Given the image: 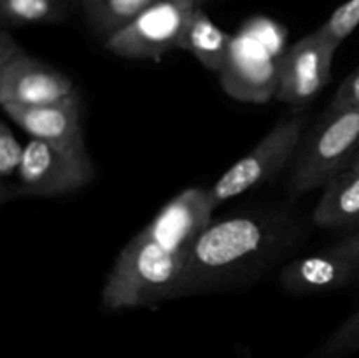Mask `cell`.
I'll return each mask as SVG.
<instances>
[{
    "label": "cell",
    "instance_id": "cell-1",
    "mask_svg": "<svg viewBox=\"0 0 359 358\" xmlns=\"http://www.w3.org/2000/svg\"><path fill=\"white\" fill-rule=\"evenodd\" d=\"M284 239L280 220L262 214L212 221L189 251L179 298L235 286L272 262Z\"/></svg>",
    "mask_w": 359,
    "mask_h": 358
},
{
    "label": "cell",
    "instance_id": "cell-2",
    "mask_svg": "<svg viewBox=\"0 0 359 358\" xmlns=\"http://www.w3.org/2000/svg\"><path fill=\"white\" fill-rule=\"evenodd\" d=\"M186 262V255L161 248L140 232L121 249L107 274L102 305L121 311L179 298Z\"/></svg>",
    "mask_w": 359,
    "mask_h": 358
},
{
    "label": "cell",
    "instance_id": "cell-3",
    "mask_svg": "<svg viewBox=\"0 0 359 358\" xmlns=\"http://www.w3.org/2000/svg\"><path fill=\"white\" fill-rule=\"evenodd\" d=\"M359 150V107H328L304 135L293 160L287 188L293 197L323 188L353 165Z\"/></svg>",
    "mask_w": 359,
    "mask_h": 358
},
{
    "label": "cell",
    "instance_id": "cell-4",
    "mask_svg": "<svg viewBox=\"0 0 359 358\" xmlns=\"http://www.w3.org/2000/svg\"><path fill=\"white\" fill-rule=\"evenodd\" d=\"M307 121L305 112H293L280 119L245 157L235 161L214 183L212 188H209L216 206L265 185L293 161L305 135Z\"/></svg>",
    "mask_w": 359,
    "mask_h": 358
},
{
    "label": "cell",
    "instance_id": "cell-5",
    "mask_svg": "<svg viewBox=\"0 0 359 358\" xmlns=\"http://www.w3.org/2000/svg\"><path fill=\"white\" fill-rule=\"evenodd\" d=\"M202 0H156L123 30L105 41V49L119 58L160 62L179 49L191 13Z\"/></svg>",
    "mask_w": 359,
    "mask_h": 358
},
{
    "label": "cell",
    "instance_id": "cell-6",
    "mask_svg": "<svg viewBox=\"0 0 359 358\" xmlns=\"http://www.w3.org/2000/svg\"><path fill=\"white\" fill-rule=\"evenodd\" d=\"M95 178L88 150L56 146L39 139L25 144L18 197H63L86 188Z\"/></svg>",
    "mask_w": 359,
    "mask_h": 358
},
{
    "label": "cell",
    "instance_id": "cell-7",
    "mask_svg": "<svg viewBox=\"0 0 359 358\" xmlns=\"http://www.w3.org/2000/svg\"><path fill=\"white\" fill-rule=\"evenodd\" d=\"M72 79L25 51L9 28L0 34V105H48L76 93Z\"/></svg>",
    "mask_w": 359,
    "mask_h": 358
},
{
    "label": "cell",
    "instance_id": "cell-8",
    "mask_svg": "<svg viewBox=\"0 0 359 358\" xmlns=\"http://www.w3.org/2000/svg\"><path fill=\"white\" fill-rule=\"evenodd\" d=\"M337 49L319 28L294 42L277 67V100L298 109L311 104L332 79Z\"/></svg>",
    "mask_w": 359,
    "mask_h": 358
},
{
    "label": "cell",
    "instance_id": "cell-9",
    "mask_svg": "<svg viewBox=\"0 0 359 358\" xmlns=\"http://www.w3.org/2000/svg\"><path fill=\"white\" fill-rule=\"evenodd\" d=\"M216 207L210 190L186 188L165 204L142 232L161 248L188 256L200 235L212 223Z\"/></svg>",
    "mask_w": 359,
    "mask_h": 358
},
{
    "label": "cell",
    "instance_id": "cell-10",
    "mask_svg": "<svg viewBox=\"0 0 359 358\" xmlns=\"http://www.w3.org/2000/svg\"><path fill=\"white\" fill-rule=\"evenodd\" d=\"M4 112L28 133L32 139L44 140L56 146L86 150L83 121H81V97L70 95L62 102L48 105H2Z\"/></svg>",
    "mask_w": 359,
    "mask_h": 358
},
{
    "label": "cell",
    "instance_id": "cell-11",
    "mask_svg": "<svg viewBox=\"0 0 359 358\" xmlns=\"http://www.w3.org/2000/svg\"><path fill=\"white\" fill-rule=\"evenodd\" d=\"M359 279V263L337 246L316 255L302 256L280 270L279 283L294 295L337 291Z\"/></svg>",
    "mask_w": 359,
    "mask_h": 358
},
{
    "label": "cell",
    "instance_id": "cell-12",
    "mask_svg": "<svg viewBox=\"0 0 359 358\" xmlns=\"http://www.w3.org/2000/svg\"><path fill=\"white\" fill-rule=\"evenodd\" d=\"M312 220L323 228H354L359 220V168H346L323 186Z\"/></svg>",
    "mask_w": 359,
    "mask_h": 358
},
{
    "label": "cell",
    "instance_id": "cell-13",
    "mask_svg": "<svg viewBox=\"0 0 359 358\" xmlns=\"http://www.w3.org/2000/svg\"><path fill=\"white\" fill-rule=\"evenodd\" d=\"M179 49L195 56L207 70L221 72L228 65L233 51V39L230 34L221 30L207 16L202 6H198L191 13Z\"/></svg>",
    "mask_w": 359,
    "mask_h": 358
},
{
    "label": "cell",
    "instance_id": "cell-14",
    "mask_svg": "<svg viewBox=\"0 0 359 358\" xmlns=\"http://www.w3.org/2000/svg\"><path fill=\"white\" fill-rule=\"evenodd\" d=\"M156 0H76L88 25L104 41L132 23Z\"/></svg>",
    "mask_w": 359,
    "mask_h": 358
},
{
    "label": "cell",
    "instance_id": "cell-15",
    "mask_svg": "<svg viewBox=\"0 0 359 358\" xmlns=\"http://www.w3.org/2000/svg\"><path fill=\"white\" fill-rule=\"evenodd\" d=\"M74 6L76 0H0L2 28L62 23Z\"/></svg>",
    "mask_w": 359,
    "mask_h": 358
},
{
    "label": "cell",
    "instance_id": "cell-16",
    "mask_svg": "<svg viewBox=\"0 0 359 358\" xmlns=\"http://www.w3.org/2000/svg\"><path fill=\"white\" fill-rule=\"evenodd\" d=\"M25 146L14 137L9 123H0V202L18 197V174L23 161Z\"/></svg>",
    "mask_w": 359,
    "mask_h": 358
},
{
    "label": "cell",
    "instance_id": "cell-17",
    "mask_svg": "<svg viewBox=\"0 0 359 358\" xmlns=\"http://www.w3.org/2000/svg\"><path fill=\"white\" fill-rule=\"evenodd\" d=\"M359 27V0H347L337 7L332 16L319 27L330 42L339 48L351 34Z\"/></svg>",
    "mask_w": 359,
    "mask_h": 358
},
{
    "label": "cell",
    "instance_id": "cell-18",
    "mask_svg": "<svg viewBox=\"0 0 359 358\" xmlns=\"http://www.w3.org/2000/svg\"><path fill=\"white\" fill-rule=\"evenodd\" d=\"M359 343V309L347 321L335 330L328 343L323 347V358H339L356 351Z\"/></svg>",
    "mask_w": 359,
    "mask_h": 358
},
{
    "label": "cell",
    "instance_id": "cell-19",
    "mask_svg": "<svg viewBox=\"0 0 359 358\" xmlns=\"http://www.w3.org/2000/svg\"><path fill=\"white\" fill-rule=\"evenodd\" d=\"M328 107H359V67L342 81Z\"/></svg>",
    "mask_w": 359,
    "mask_h": 358
},
{
    "label": "cell",
    "instance_id": "cell-20",
    "mask_svg": "<svg viewBox=\"0 0 359 358\" xmlns=\"http://www.w3.org/2000/svg\"><path fill=\"white\" fill-rule=\"evenodd\" d=\"M335 246L340 249V251L346 253V255H349L351 258H354L359 263V230L356 232V234L349 235V237H346L344 241H340L339 244H335Z\"/></svg>",
    "mask_w": 359,
    "mask_h": 358
},
{
    "label": "cell",
    "instance_id": "cell-21",
    "mask_svg": "<svg viewBox=\"0 0 359 358\" xmlns=\"http://www.w3.org/2000/svg\"><path fill=\"white\" fill-rule=\"evenodd\" d=\"M351 167H356V168H359V150H358L356 157H354V160H353V165H351Z\"/></svg>",
    "mask_w": 359,
    "mask_h": 358
},
{
    "label": "cell",
    "instance_id": "cell-22",
    "mask_svg": "<svg viewBox=\"0 0 359 358\" xmlns=\"http://www.w3.org/2000/svg\"><path fill=\"white\" fill-rule=\"evenodd\" d=\"M354 228H356V230H359V220H358V223L354 225Z\"/></svg>",
    "mask_w": 359,
    "mask_h": 358
},
{
    "label": "cell",
    "instance_id": "cell-23",
    "mask_svg": "<svg viewBox=\"0 0 359 358\" xmlns=\"http://www.w3.org/2000/svg\"><path fill=\"white\" fill-rule=\"evenodd\" d=\"M356 350H359V343H358V347H356Z\"/></svg>",
    "mask_w": 359,
    "mask_h": 358
}]
</instances>
